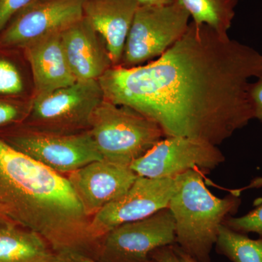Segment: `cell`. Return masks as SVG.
<instances>
[{
	"label": "cell",
	"instance_id": "1",
	"mask_svg": "<svg viewBox=\"0 0 262 262\" xmlns=\"http://www.w3.org/2000/svg\"><path fill=\"white\" fill-rule=\"evenodd\" d=\"M261 74L259 52L192 21L159 58L115 66L98 80L105 100L142 114L165 137L217 146L255 119L250 80Z\"/></svg>",
	"mask_w": 262,
	"mask_h": 262
},
{
	"label": "cell",
	"instance_id": "2",
	"mask_svg": "<svg viewBox=\"0 0 262 262\" xmlns=\"http://www.w3.org/2000/svg\"><path fill=\"white\" fill-rule=\"evenodd\" d=\"M0 215L41 236L53 251L85 254L96 246L67 177L12 147L0 137Z\"/></svg>",
	"mask_w": 262,
	"mask_h": 262
},
{
	"label": "cell",
	"instance_id": "3",
	"mask_svg": "<svg viewBox=\"0 0 262 262\" xmlns=\"http://www.w3.org/2000/svg\"><path fill=\"white\" fill-rule=\"evenodd\" d=\"M204 173L198 169L182 174L178 190L169 203L176 225V245L196 262H211L220 227L238 210L241 193L232 191L224 198L208 190Z\"/></svg>",
	"mask_w": 262,
	"mask_h": 262
},
{
	"label": "cell",
	"instance_id": "4",
	"mask_svg": "<svg viewBox=\"0 0 262 262\" xmlns=\"http://www.w3.org/2000/svg\"><path fill=\"white\" fill-rule=\"evenodd\" d=\"M89 131L103 160L125 166H130L165 137L153 120L105 99L93 113Z\"/></svg>",
	"mask_w": 262,
	"mask_h": 262
},
{
	"label": "cell",
	"instance_id": "5",
	"mask_svg": "<svg viewBox=\"0 0 262 262\" xmlns=\"http://www.w3.org/2000/svg\"><path fill=\"white\" fill-rule=\"evenodd\" d=\"M103 99L98 80L77 81L53 92L36 95L24 120L25 127L57 134L89 130L91 116Z\"/></svg>",
	"mask_w": 262,
	"mask_h": 262
},
{
	"label": "cell",
	"instance_id": "6",
	"mask_svg": "<svg viewBox=\"0 0 262 262\" xmlns=\"http://www.w3.org/2000/svg\"><path fill=\"white\" fill-rule=\"evenodd\" d=\"M189 18L177 0L168 5L139 6L118 66L132 68L159 58L184 35Z\"/></svg>",
	"mask_w": 262,
	"mask_h": 262
},
{
	"label": "cell",
	"instance_id": "7",
	"mask_svg": "<svg viewBox=\"0 0 262 262\" xmlns=\"http://www.w3.org/2000/svg\"><path fill=\"white\" fill-rule=\"evenodd\" d=\"M3 139L15 149L62 175L103 159L89 130L57 134L24 127Z\"/></svg>",
	"mask_w": 262,
	"mask_h": 262
},
{
	"label": "cell",
	"instance_id": "8",
	"mask_svg": "<svg viewBox=\"0 0 262 262\" xmlns=\"http://www.w3.org/2000/svg\"><path fill=\"white\" fill-rule=\"evenodd\" d=\"M176 244V225L170 208L118 226L99 241L98 262H154L157 248Z\"/></svg>",
	"mask_w": 262,
	"mask_h": 262
},
{
	"label": "cell",
	"instance_id": "9",
	"mask_svg": "<svg viewBox=\"0 0 262 262\" xmlns=\"http://www.w3.org/2000/svg\"><path fill=\"white\" fill-rule=\"evenodd\" d=\"M182 175L173 178L150 179L138 176L125 194L105 206L91 218L90 231L98 241L118 226L151 216L169 203L180 187Z\"/></svg>",
	"mask_w": 262,
	"mask_h": 262
},
{
	"label": "cell",
	"instance_id": "10",
	"mask_svg": "<svg viewBox=\"0 0 262 262\" xmlns=\"http://www.w3.org/2000/svg\"><path fill=\"white\" fill-rule=\"evenodd\" d=\"M225 160L223 153L211 143L170 136L163 138L130 167L139 177L173 178L194 169L209 173Z\"/></svg>",
	"mask_w": 262,
	"mask_h": 262
},
{
	"label": "cell",
	"instance_id": "11",
	"mask_svg": "<svg viewBox=\"0 0 262 262\" xmlns=\"http://www.w3.org/2000/svg\"><path fill=\"white\" fill-rule=\"evenodd\" d=\"M85 0H34L15 15L0 37V46L25 48L61 33L83 18Z\"/></svg>",
	"mask_w": 262,
	"mask_h": 262
},
{
	"label": "cell",
	"instance_id": "12",
	"mask_svg": "<svg viewBox=\"0 0 262 262\" xmlns=\"http://www.w3.org/2000/svg\"><path fill=\"white\" fill-rule=\"evenodd\" d=\"M137 177L130 166L103 159L67 176L84 213L90 218L125 194Z\"/></svg>",
	"mask_w": 262,
	"mask_h": 262
},
{
	"label": "cell",
	"instance_id": "13",
	"mask_svg": "<svg viewBox=\"0 0 262 262\" xmlns=\"http://www.w3.org/2000/svg\"><path fill=\"white\" fill-rule=\"evenodd\" d=\"M61 37L76 80H98L113 67L102 39L84 17L62 32Z\"/></svg>",
	"mask_w": 262,
	"mask_h": 262
},
{
	"label": "cell",
	"instance_id": "14",
	"mask_svg": "<svg viewBox=\"0 0 262 262\" xmlns=\"http://www.w3.org/2000/svg\"><path fill=\"white\" fill-rule=\"evenodd\" d=\"M139 5L136 0H85L84 18L101 38L113 67L120 64Z\"/></svg>",
	"mask_w": 262,
	"mask_h": 262
},
{
	"label": "cell",
	"instance_id": "15",
	"mask_svg": "<svg viewBox=\"0 0 262 262\" xmlns=\"http://www.w3.org/2000/svg\"><path fill=\"white\" fill-rule=\"evenodd\" d=\"M61 34L43 37L24 48L36 95L48 94L77 82L66 58Z\"/></svg>",
	"mask_w": 262,
	"mask_h": 262
},
{
	"label": "cell",
	"instance_id": "16",
	"mask_svg": "<svg viewBox=\"0 0 262 262\" xmlns=\"http://www.w3.org/2000/svg\"><path fill=\"white\" fill-rule=\"evenodd\" d=\"M58 256L36 232L13 224H0V262H55Z\"/></svg>",
	"mask_w": 262,
	"mask_h": 262
},
{
	"label": "cell",
	"instance_id": "17",
	"mask_svg": "<svg viewBox=\"0 0 262 262\" xmlns=\"http://www.w3.org/2000/svg\"><path fill=\"white\" fill-rule=\"evenodd\" d=\"M193 22L206 24L221 35L228 36L239 0H177Z\"/></svg>",
	"mask_w": 262,
	"mask_h": 262
},
{
	"label": "cell",
	"instance_id": "18",
	"mask_svg": "<svg viewBox=\"0 0 262 262\" xmlns=\"http://www.w3.org/2000/svg\"><path fill=\"white\" fill-rule=\"evenodd\" d=\"M215 248L232 262H262V238L253 239L225 225L220 227Z\"/></svg>",
	"mask_w": 262,
	"mask_h": 262
},
{
	"label": "cell",
	"instance_id": "19",
	"mask_svg": "<svg viewBox=\"0 0 262 262\" xmlns=\"http://www.w3.org/2000/svg\"><path fill=\"white\" fill-rule=\"evenodd\" d=\"M24 91L21 74L14 63L0 58V96H18Z\"/></svg>",
	"mask_w": 262,
	"mask_h": 262
},
{
	"label": "cell",
	"instance_id": "20",
	"mask_svg": "<svg viewBox=\"0 0 262 262\" xmlns=\"http://www.w3.org/2000/svg\"><path fill=\"white\" fill-rule=\"evenodd\" d=\"M223 225L241 233L257 234L262 238V201L247 214L241 217L229 216Z\"/></svg>",
	"mask_w": 262,
	"mask_h": 262
},
{
	"label": "cell",
	"instance_id": "21",
	"mask_svg": "<svg viewBox=\"0 0 262 262\" xmlns=\"http://www.w3.org/2000/svg\"><path fill=\"white\" fill-rule=\"evenodd\" d=\"M29 107L24 108L17 103L0 100V127L24 122L28 115Z\"/></svg>",
	"mask_w": 262,
	"mask_h": 262
},
{
	"label": "cell",
	"instance_id": "22",
	"mask_svg": "<svg viewBox=\"0 0 262 262\" xmlns=\"http://www.w3.org/2000/svg\"><path fill=\"white\" fill-rule=\"evenodd\" d=\"M34 0H0V32L10 20L28 6Z\"/></svg>",
	"mask_w": 262,
	"mask_h": 262
},
{
	"label": "cell",
	"instance_id": "23",
	"mask_svg": "<svg viewBox=\"0 0 262 262\" xmlns=\"http://www.w3.org/2000/svg\"><path fill=\"white\" fill-rule=\"evenodd\" d=\"M256 78V82L250 84L249 96L252 103L254 118L262 122V74Z\"/></svg>",
	"mask_w": 262,
	"mask_h": 262
},
{
	"label": "cell",
	"instance_id": "24",
	"mask_svg": "<svg viewBox=\"0 0 262 262\" xmlns=\"http://www.w3.org/2000/svg\"><path fill=\"white\" fill-rule=\"evenodd\" d=\"M155 262H184L176 244L157 248L150 256Z\"/></svg>",
	"mask_w": 262,
	"mask_h": 262
},
{
	"label": "cell",
	"instance_id": "25",
	"mask_svg": "<svg viewBox=\"0 0 262 262\" xmlns=\"http://www.w3.org/2000/svg\"><path fill=\"white\" fill-rule=\"evenodd\" d=\"M261 187L262 176L261 177H256V178L253 179L251 183H250L248 185L246 186V187L241 188V189H234V191L237 192L241 193L243 191L246 190V189H259V188Z\"/></svg>",
	"mask_w": 262,
	"mask_h": 262
},
{
	"label": "cell",
	"instance_id": "26",
	"mask_svg": "<svg viewBox=\"0 0 262 262\" xmlns=\"http://www.w3.org/2000/svg\"><path fill=\"white\" fill-rule=\"evenodd\" d=\"M139 6L142 5H164L170 4L176 0H136Z\"/></svg>",
	"mask_w": 262,
	"mask_h": 262
},
{
	"label": "cell",
	"instance_id": "27",
	"mask_svg": "<svg viewBox=\"0 0 262 262\" xmlns=\"http://www.w3.org/2000/svg\"><path fill=\"white\" fill-rule=\"evenodd\" d=\"M55 262H77L72 253H60Z\"/></svg>",
	"mask_w": 262,
	"mask_h": 262
},
{
	"label": "cell",
	"instance_id": "28",
	"mask_svg": "<svg viewBox=\"0 0 262 262\" xmlns=\"http://www.w3.org/2000/svg\"><path fill=\"white\" fill-rule=\"evenodd\" d=\"M77 262H98L94 258L89 257L86 255L80 254V253H72ZM155 262V261H154Z\"/></svg>",
	"mask_w": 262,
	"mask_h": 262
},
{
	"label": "cell",
	"instance_id": "29",
	"mask_svg": "<svg viewBox=\"0 0 262 262\" xmlns=\"http://www.w3.org/2000/svg\"><path fill=\"white\" fill-rule=\"evenodd\" d=\"M176 246H177V245H176ZM177 251H178L179 254H180V256H182V258H183V260H184V262H196L194 261L193 258H191L190 256H189L188 255L186 254V253L182 252V251H181V250L179 249L177 246Z\"/></svg>",
	"mask_w": 262,
	"mask_h": 262
},
{
	"label": "cell",
	"instance_id": "30",
	"mask_svg": "<svg viewBox=\"0 0 262 262\" xmlns=\"http://www.w3.org/2000/svg\"><path fill=\"white\" fill-rule=\"evenodd\" d=\"M9 223V222H7L6 220H5L4 218H3V216H2L1 215H0V224H7ZM11 224V223H10Z\"/></svg>",
	"mask_w": 262,
	"mask_h": 262
}]
</instances>
